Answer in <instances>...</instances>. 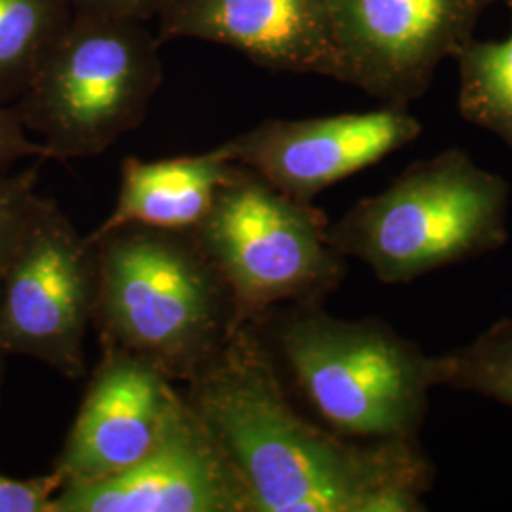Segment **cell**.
I'll return each mask as SVG.
<instances>
[{"label": "cell", "mask_w": 512, "mask_h": 512, "mask_svg": "<svg viewBox=\"0 0 512 512\" xmlns=\"http://www.w3.org/2000/svg\"><path fill=\"white\" fill-rule=\"evenodd\" d=\"M63 478L50 475L16 480L0 475V512H54V497Z\"/></svg>", "instance_id": "obj_18"}, {"label": "cell", "mask_w": 512, "mask_h": 512, "mask_svg": "<svg viewBox=\"0 0 512 512\" xmlns=\"http://www.w3.org/2000/svg\"><path fill=\"white\" fill-rule=\"evenodd\" d=\"M437 384L476 393L512 408V315L501 317L473 342L435 355Z\"/></svg>", "instance_id": "obj_16"}, {"label": "cell", "mask_w": 512, "mask_h": 512, "mask_svg": "<svg viewBox=\"0 0 512 512\" xmlns=\"http://www.w3.org/2000/svg\"><path fill=\"white\" fill-rule=\"evenodd\" d=\"M511 184L448 148L418 160L329 224L332 247L385 285L495 253L509 241Z\"/></svg>", "instance_id": "obj_3"}, {"label": "cell", "mask_w": 512, "mask_h": 512, "mask_svg": "<svg viewBox=\"0 0 512 512\" xmlns=\"http://www.w3.org/2000/svg\"><path fill=\"white\" fill-rule=\"evenodd\" d=\"M340 54V82L408 107L440 63L456 57L492 4L512 0H325Z\"/></svg>", "instance_id": "obj_8"}, {"label": "cell", "mask_w": 512, "mask_h": 512, "mask_svg": "<svg viewBox=\"0 0 512 512\" xmlns=\"http://www.w3.org/2000/svg\"><path fill=\"white\" fill-rule=\"evenodd\" d=\"M74 14L148 21L156 18L165 0H69Z\"/></svg>", "instance_id": "obj_20"}, {"label": "cell", "mask_w": 512, "mask_h": 512, "mask_svg": "<svg viewBox=\"0 0 512 512\" xmlns=\"http://www.w3.org/2000/svg\"><path fill=\"white\" fill-rule=\"evenodd\" d=\"M54 512H251L236 467L186 399L145 458L118 475L63 484Z\"/></svg>", "instance_id": "obj_10"}, {"label": "cell", "mask_w": 512, "mask_h": 512, "mask_svg": "<svg viewBox=\"0 0 512 512\" xmlns=\"http://www.w3.org/2000/svg\"><path fill=\"white\" fill-rule=\"evenodd\" d=\"M258 325H241L186 399L243 480L251 512H420L435 467L421 440L357 442L294 408Z\"/></svg>", "instance_id": "obj_1"}, {"label": "cell", "mask_w": 512, "mask_h": 512, "mask_svg": "<svg viewBox=\"0 0 512 512\" xmlns=\"http://www.w3.org/2000/svg\"><path fill=\"white\" fill-rule=\"evenodd\" d=\"M158 40L228 46L277 73L340 80L342 65L325 0H165Z\"/></svg>", "instance_id": "obj_12"}, {"label": "cell", "mask_w": 512, "mask_h": 512, "mask_svg": "<svg viewBox=\"0 0 512 512\" xmlns=\"http://www.w3.org/2000/svg\"><path fill=\"white\" fill-rule=\"evenodd\" d=\"M162 74L143 21L74 14L14 109L50 160L92 158L145 122Z\"/></svg>", "instance_id": "obj_5"}, {"label": "cell", "mask_w": 512, "mask_h": 512, "mask_svg": "<svg viewBox=\"0 0 512 512\" xmlns=\"http://www.w3.org/2000/svg\"><path fill=\"white\" fill-rule=\"evenodd\" d=\"M456 59L459 114L512 148V33L505 40L473 38Z\"/></svg>", "instance_id": "obj_15"}, {"label": "cell", "mask_w": 512, "mask_h": 512, "mask_svg": "<svg viewBox=\"0 0 512 512\" xmlns=\"http://www.w3.org/2000/svg\"><path fill=\"white\" fill-rule=\"evenodd\" d=\"M236 169L215 147L203 154L145 162L126 158L118 200L92 236L124 224L194 230L211 211L220 186Z\"/></svg>", "instance_id": "obj_13"}, {"label": "cell", "mask_w": 512, "mask_h": 512, "mask_svg": "<svg viewBox=\"0 0 512 512\" xmlns=\"http://www.w3.org/2000/svg\"><path fill=\"white\" fill-rule=\"evenodd\" d=\"M327 215L236 164L194 228L226 281L238 325H260L277 306H323L348 272L327 236Z\"/></svg>", "instance_id": "obj_6"}, {"label": "cell", "mask_w": 512, "mask_h": 512, "mask_svg": "<svg viewBox=\"0 0 512 512\" xmlns=\"http://www.w3.org/2000/svg\"><path fill=\"white\" fill-rule=\"evenodd\" d=\"M88 239L97 258L93 327L101 348L188 382L241 327L232 293L194 230L124 224Z\"/></svg>", "instance_id": "obj_2"}, {"label": "cell", "mask_w": 512, "mask_h": 512, "mask_svg": "<svg viewBox=\"0 0 512 512\" xmlns=\"http://www.w3.org/2000/svg\"><path fill=\"white\" fill-rule=\"evenodd\" d=\"M23 158L50 160L44 145L29 139L16 109L0 107V171Z\"/></svg>", "instance_id": "obj_19"}, {"label": "cell", "mask_w": 512, "mask_h": 512, "mask_svg": "<svg viewBox=\"0 0 512 512\" xmlns=\"http://www.w3.org/2000/svg\"><path fill=\"white\" fill-rule=\"evenodd\" d=\"M95 296L92 241L40 196L0 285V361L29 357L80 380Z\"/></svg>", "instance_id": "obj_7"}, {"label": "cell", "mask_w": 512, "mask_h": 512, "mask_svg": "<svg viewBox=\"0 0 512 512\" xmlns=\"http://www.w3.org/2000/svg\"><path fill=\"white\" fill-rule=\"evenodd\" d=\"M73 16L69 0H0V101L21 97Z\"/></svg>", "instance_id": "obj_14"}, {"label": "cell", "mask_w": 512, "mask_h": 512, "mask_svg": "<svg viewBox=\"0 0 512 512\" xmlns=\"http://www.w3.org/2000/svg\"><path fill=\"white\" fill-rule=\"evenodd\" d=\"M54 471L63 484H86L145 458L184 399L175 382L147 361L101 348Z\"/></svg>", "instance_id": "obj_11"}, {"label": "cell", "mask_w": 512, "mask_h": 512, "mask_svg": "<svg viewBox=\"0 0 512 512\" xmlns=\"http://www.w3.org/2000/svg\"><path fill=\"white\" fill-rule=\"evenodd\" d=\"M275 344L311 410L357 442L420 440L437 384L435 355L382 319H342L323 306L277 315Z\"/></svg>", "instance_id": "obj_4"}, {"label": "cell", "mask_w": 512, "mask_h": 512, "mask_svg": "<svg viewBox=\"0 0 512 512\" xmlns=\"http://www.w3.org/2000/svg\"><path fill=\"white\" fill-rule=\"evenodd\" d=\"M423 126L406 107L385 105L306 120H266L219 145L220 154L256 171L298 202L414 143Z\"/></svg>", "instance_id": "obj_9"}, {"label": "cell", "mask_w": 512, "mask_h": 512, "mask_svg": "<svg viewBox=\"0 0 512 512\" xmlns=\"http://www.w3.org/2000/svg\"><path fill=\"white\" fill-rule=\"evenodd\" d=\"M37 188L38 165L14 175L0 171V285L40 200Z\"/></svg>", "instance_id": "obj_17"}, {"label": "cell", "mask_w": 512, "mask_h": 512, "mask_svg": "<svg viewBox=\"0 0 512 512\" xmlns=\"http://www.w3.org/2000/svg\"><path fill=\"white\" fill-rule=\"evenodd\" d=\"M0 384H2V363H0Z\"/></svg>", "instance_id": "obj_21"}]
</instances>
